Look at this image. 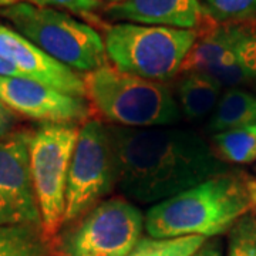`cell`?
<instances>
[{
    "label": "cell",
    "instance_id": "ffe728a7",
    "mask_svg": "<svg viewBox=\"0 0 256 256\" xmlns=\"http://www.w3.org/2000/svg\"><path fill=\"white\" fill-rule=\"evenodd\" d=\"M208 18L220 23H236L256 18V0H205Z\"/></svg>",
    "mask_w": 256,
    "mask_h": 256
},
{
    "label": "cell",
    "instance_id": "5b68a950",
    "mask_svg": "<svg viewBox=\"0 0 256 256\" xmlns=\"http://www.w3.org/2000/svg\"><path fill=\"white\" fill-rule=\"evenodd\" d=\"M198 37V30L120 23L106 28L102 38L112 67L162 82L181 72Z\"/></svg>",
    "mask_w": 256,
    "mask_h": 256
},
{
    "label": "cell",
    "instance_id": "7a4b0ae2",
    "mask_svg": "<svg viewBox=\"0 0 256 256\" xmlns=\"http://www.w3.org/2000/svg\"><path fill=\"white\" fill-rule=\"evenodd\" d=\"M255 208L256 180L225 171L152 205L144 215V229L152 238L210 239L229 230Z\"/></svg>",
    "mask_w": 256,
    "mask_h": 256
},
{
    "label": "cell",
    "instance_id": "cb8c5ba5",
    "mask_svg": "<svg viewBox=\"0 0 256 256\" xmlns=\"http://www.w3.org/2000/svg\"><path fill=\"white\" fill-rule=\"evenodd\" d=\"M192 256H222L220 244L216 240H206Z\"/></svg>",
    "mask_w": 256,
    "mask_h": 256
},
{
    "label": "cell",
    "instance_id": "4316f807",
    "mask_svg": "<svg viewBox=\"0 0 256 256\" xmlns=\"http://www.w3.org/2000/svg\"><path fill=\"white\" fill-rule=\"evenodd\" d=\"M106 2H111V3H118V2H124V0H106Z\"/></svg>",
    "mask_w": 256,
    "mask_h": 256
},
{
    "label": "cell",
    "instance_id": "44dd1931",
    "mask_svg": "<svg viewBox=\"0 0 256 256\" xmlns=\"http://www.w3.org/2000/svg\"><path fill=\"white\" fill-rule=\"evenodd\" d=\"M228 256H256V215L249 212L229 229Z\"/></svg>",
    "mask_w": 256,
    "mask_h": 256
},
{
    "label": "cell",
    "instance_id": "3957f363",
    "mask_svg": "<svg viewBox=\"0 0 256 256\" xmlns=\"http://www.w3.org/2000/svg\"><path fill=\"white\" fill-rule=\"evenodd\" d=\"M86 98L116 127L156 128L176 124L181 111L164 82L104 66L84 76Z\"/></svg>",
    "mask_w": 256,
    "mask_h": 256
},
{
    "label": "cell",
    "instance_id": "9a60e30c",
    "mask_svg": "<svg viewBox=\"0 0 256 256\" xmlns=\"http://www.w3.org/2000/svg\"><path fill=\"white\" fill-rule=\"evenodd\" d=\"M220 84L205 73H186L178 84L180 111L190 120H201L215 110L220 101Z\"/></svg>",
    "mask_w": 256,
    "mask_h": 256
},
{
    "label": "cell",
    "instance_id": "6da1fadb",
    "mask_svg": "<svg viewBox=\"0 0 256 256\" xmlns=\"http://www.w3.org/2000/svg\"><path fill=\"white\" fill-rule=\"evenodd\" d=\"M108 130L116 185L130 201L156 205L226 171L208 142L190 130Z\"/></svg>",
    "mask_w": 256,
    "mask_h": 256
},
{
    "label": "cell",
    "instance_id": "9c48e42d",
    "mask_svg": "<svg viewBox=\"0 0 256 256\" xmlns=\"http://www.w3.org/2000/svg\"><path fill=\"white\" fill-rule=\"evenodd\" d=\"M30 131L0 138V226L42 225L30 174Z\"/></svg>",
    "mask_w": 256,
    "mask_h": 256
},
{
    "label": "cell",
    "instance_id": "d6986e66",
    "mask_svg": "<svg viewBox=\"0 0 256 256\" xmlns=\"http://www.w3.org/2000/svg\"><path fill=\"white\" fill-rule=\"evenodd\" d=\"M206 240L204 236H142L128 256H192Z\"/></svg>",
    "mask_w": 256,
    "mask_h": 256
},
{
    "label": "cell",
    "instance_id": "7402d4cb",
    "mask_svg": "<svg viewBox=\"0 0 256 256\" xmlns=\"http://www.w3.org/2000/svg\"><path fill=\"white\" fill-rule=\"evenodd\" d=\"M37 8H50L56 10H68L74 14L94 18V13L100 9V0H33Z\"/></svg>",
    "mask_w": 256,
    "mask_h": 256
},
{
    "label": "cell",
    "instance_id": "5bb4252c",
    "mask_svg": "<svg viewBox=\"0 0 256 256\" xmlns=\"http://www.w3.org/2000/svg\"><path fill=\"white\" fill-rule=\"evenodd\" d=\"M245 26L236 23H224L198 37L182 64L181 72L205 73L228 53L242 34Z\"/></svg>",
    "mask_w": 256,
    "mask_h": 256
},
{
    "label": "cell",
    "instance_id": "277c9868",
    "mask_svg": "<svg viewBox=\"0 0 256 256\" xmlns=\"http://www.w3.org/2000/svg\"><path fill=\"white\" fill-rule=\"evenodd\" d=\"M0 16L28 42L74 72L87 74L108 64L100 33L68 13L18 3L0 9Z\"/></svg>",
    "mask_w": 256,
    "mask_h": 256
},
{
    "label": "cell",
    "instance_id": "484cf974",
    "mask_svg": "<svg viewBox=\"0 0 256 256\" xmlns=\"http://www.w3.org/2000/svg\"><path fill=\"white\" fill-rule=\"evenodd\" d=\"M18 3H30L33 4V0H0V9H6L10 6H14Z\"/></svg>",
    "mask_w": 256,
    "mask_h": 256
},
{
    "label": "cell",
    "instance_id": "8992f818",
    "mask_svg": "<svg viewBox=\"0 0 256 256\" xmlns=\"http://www.w3.org/2000/svg\"><path fill=\"white\" fill-rule=\"evenodd\" d=\"M144 215L124 198L101 201L48 242L47 256H128L142 238Z\"/></svg>",
    "mask_w": 256,
    "mask_h": 256
},
{
    "label": "cell",
    "instance_id": "d4e9b609",
    "mask_svg": "<svg viewBox=\"0 0 256 256\" xmlns=\"http://www.w3.org/2000/svg\"><path fill=\"white\" fill-rule=\"evenodd\" d=\"M0 76L2 77H23V78H26L18 67L13 63H10L9 60H6L3 56H0Z\"/></svg>",
    "mask_w": 256,
    "mask_h": 256
},
{
    "label": "cell",
    "instance_id": "ba28073f",
    "mask_svg": "<svg viewBox=\"0 0 256 256\" xmlns=\"http://www.w3.org/2000/svg\"><path fill=\"white\" fill-rule=\"evenodd\" d=\"M116 186L110 130L100 120L82 122L67 175L63 226L94 208Z\"/></svg>",
    "mask_w": 256,
    "mask_h": 256
},
{
    "label": "cell",
    "instance_id": "2e32d148",
    "mask_svg": "<svg viewBox=\"0 0 256 256\" xmlns=\"http://www.w3.org/2000/svg\"><path fill=\"white\" fill-rule=\"evenodd\" d=\"M254 122H256V96L230 88L220 97L212 112L210 130L216 134Z\"/></svg>",
    "mask_w": 256,
    "mask_h": 256
},
{
    "label": "cell",
    "instance_id": "603a6c76",
    "mask_svg": "<svg viewBox=\"0 0 256 256\" xmlns=\"http://www.w3.org/2000/svg\"><path fill=\"white\" fill-rule=\"evenodd\" d=\"M13 124H14V112L9 110L0 101V138L6 137L8 134H10Z\"/></svg>",
    "mask_w": 256,
    "mask_h": 256
},
{
    "label": "cell",
    "instance_id": "30bf717a",
    "mask_svg": "<svg viewBox=\"0 0 256 256\" xmlns=\"http://www.w3.org/2000/svg\"><path fill=\"white\" fill-rule=\"evenodd\" d=\"M0 101L14 114L43 124H78L90 116L86 98L23 77L0 76Z\"/></svg>",
    "mask_w": 256,
    "mask_h": 256
},
{
    "label": "cell",
    "instance_id": "e0dca14e",
    "mask_svg": "<svg viewBox=\"0 0 256 256\" xmlns=\"http://www.w3.org/2000/svg\"><path fill=\"white\" fill-rule=\"evenodd\" d=\"M48 242L42 225L0 226V256H47Z\"/></svg>",
    "mask_w": 256,
    "mask_h": 256
},
{
    "label": "cell",
    "instance_id": "83f0119b",
    "mask_svg": "<svg viewBox=\"0 0 256 256\" xmlns=\"http://www.w3.org/2000/svg\"><path fill=\"white\" fill-rule=\"evenodd\" d=\"M254 212H255V215H256V208H255V210H254Z\"/></svg>",
    "mask_w": 256,
    "mask_h": 256
},
{
    "label": "cell",
    "instance_id": "4fadbf2b",
    "mask_svg": "<svg viewBox=\"0 0 256 256\" xmlns=\"http://www.w3.org/2000/svg\"><path fill=\"white\" fill-rule=\"evenodd\" d=\"M205 74L220 87H235L256 78V30L244 28L234 47Z\"/></svg>",
    "mask_w": 256,
    "mask_h": 256
},
{
    "label": "cell",
    "instance_id": "8fae6325",
    "mask_svg": "<svg viewBox=\"0 0 256 256\" xmlns=\"http://www.w3.org/2000/svg\"><path fill=\"white\" fill-rule=\"evenodd\" d=\"M0 56L13 63L26 78L46 84L58 92L86 98L84 77L58 63L14 28L0 24Z\"/></svg>",
    "mask_w": 256,
    "mask_h": 256
},
{
    "label": "cell",
    "instance_id": "ac0fdd59",
    "mask_svg": "<svg viewBox=\"0 0 256 256\" xmlns=\"http://www.w3.org/2000/svg\"><path fill=\"white\" fill-rule=\"evenodd\" d=\"M212 141L220 161L250 164L256 160V122L216 132Z\"/></svg>",
    "mask_w": 256,
    "mask_h": 256
},
{
    "label": "cell",
    "instance_id": "7c38bea8",
    "mask_svg": "<svg viewBox=\"0 0 256 256\" xmlns=\"http://www.w3.org/2000/svg\"><path fill=\"white\" fill-rule=\"evenodd\" d=\"M106 14L128 23L182 30H198L208 18L200 0H124L107 6Z\"/></svg>",
    "mask_w": 256,
    "mask_h": 256
},
{
    "label": "cell",
    "instance_id": "52a82bcc",
    "mask_svg": "<svg viewBox=\"0 0 256 256\" xmlns=\"http://www.w3.org/2000/svg\"><path fill=\"white\" fill-rule=\"evenodd\" d=\"M78 132L77 124H43L30 132V174L48 240L63 226L67 175Z\"/></svg>",
    "mask_w": 256,
    "mask_h": 256
}]
</instances>
